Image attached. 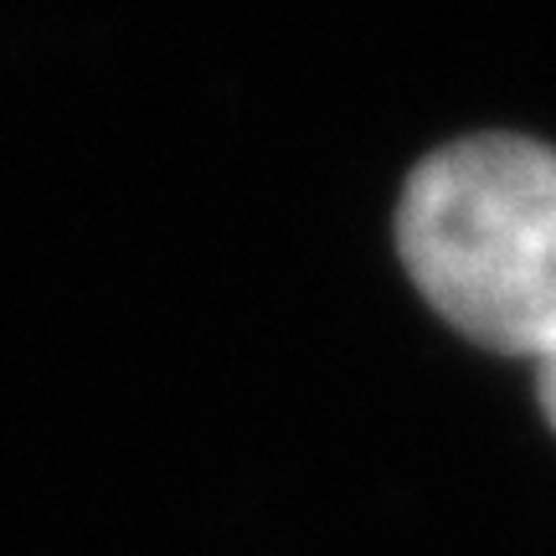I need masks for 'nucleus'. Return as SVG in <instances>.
Returning <instances> with one entry per match:
<instances>
[{"label": "nucleus", "instance_id": "obj_2", "mask_svg": "<svg viewBox=\"0 0 556 556\" xmlns=\"http://www.w3.org/2000/svg\"><path fill=\"white\" fill-rule=\"evenodd\" d=\"M541 407H546V417H552V428H556V356L541 361Z\"/></svg>", "mask_w": 556, "mask_h": 556}, {"label": "nucleus", "instance_id": "obj_1", "mask_svg": "<svg viewBox=\"0 0 556 556\" xmlns=\"http://www.w3.org/2000/svg\"><path fill=\"white\" fill-rule=\"evenodd\" d=\"M397 248L422 299L505 356H556V155L479 135L428 155L397 212Z\"/></svg>", "mask_w": 556, "mask_h": 556}]
</instances>
